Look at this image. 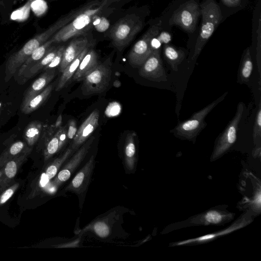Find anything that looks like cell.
<instances>
[{
	"label": "cell",
	"instance_id": "cell-41",
	"mask_svg": "<svg viewBox=\"0 0 261 261\" xmlns=\"http://www.w3.org/2000/svg\"><path fill=\"white\" fill-rule=\"evenodd\" d=\"M225 6L228 7H236L240 5L241 0H221Z\"/></svg>",
	"mask_w": 261,
	"mask_h": 261
},
{
	"label": "cell",
	"instance_id": "cell-4",
	"mask_svg": "<svg viewBox=\"0 0 261 261\" xmlns=\"http://www.w3.org/2000/svg\"><path fill=\"white\" fill-rule=\"evenodd\" d=\"M227 93H225L207 106L194 113L189 119L179 122L172 130L174 135L183 140H195L206 126L204 120L207 115L224 99Z\"/></svg>",
	"mask_w": 261,
	"mask_h": 261
},
{
	"label": "cell",
	"instance_id": "cell-9",
	"mask_svg": "<svg viewBox=\"0 0 261 261\" xmlns=\"http://www.w3.org/2000/svg\"><path fill=\"white\" fill-rule=\"evenodd\" d=\"M111 77V68L99 64L83 79L81 88L83 94L88 96L102 93L109 85Z\"/></svg>",
	"mask_w": 261,
	"mask_h": 261
},
{
	"label": "cell",
	"instance_id": "cell-35",
	"mask_svg": "<svg viewBox=\"0 0 261 261\" xmlns=\"http://www.w3.org/2000/svg\"><path fill=\"white\" fill-rule=\"evenodd\" d=\"M57 134L59 140L60 149L68 140L67 126H61L57 131Z\"/></svg>",
	"mask_w": 261,
	"mask_h": 261
},
{
	"label": "cell",
	"instance_id": "cell-1",
	"mask_svg": "<svg viewBox=\"0 0 261 261\" xmlns=\"http://www.w3.org/2000/svg\"><path fill=\"white\" fill-rule=\"evenodd\" d=\"M82 8L72 11L61 17L47 28L29 40L19 50L11 55L5 65V80L8 82L15 76L25 60L38 47L49 39L59 30L70 22L79 13Z\"/></svg>",
	"mask_w": 261,
	"mask_h": 261
},
{
	"label": "cell",
	"instance_id": "cell-12",
	"mask_svg": "<svg viewBox=\"0 0 261 261\" xmlns=\"http://www.w3.org/2000/svg\"><path fill=\"white\" fill-rule=\"evenodd\" d=\"M140 67L138 72L141 77L155 82L167 81L160 48L154 49Z\"/></svg>",
	"mask_w": 261,
	"mask_h": 261
},
{
	"label": "cell",
	"instance_id": "cell-5",
	"mask_svg": "<svg viewBox=\"0 0 261 261\" xmlns=\"http://www.w3.org/2000/svg\"><path fill=\"white\" fill-rule=\"evenodd\" d=\"M143 23L135 14H129L121 18L112 27L110 38L113 45L119 50L125 48L142 30Z\"/></svg>",
	"mask_w": 261,
	"mask_h": 261
},
{
	"label": "cell",
	"instance_id": "cell-29",
	"mask_svg": "<svg viewBox=\"0 0 261 261\" xmlns=\"http://www.w3.org/2000/svg\"><path fill=\"white\" fill-rule=\"evenodd\" d=\"M33 1L29 0L24 5L14 11L11 15V19L18 21L27 20L29 16L31 4Z\"/></svg>",
	"mask_w": 261,
	"mask_h": 261
},
{
	"label": "cell",
	"instance_id": "cell-38",
	"mask_svg": "<svg viewBox=\"0 0 261 261\" xmlns=\"http://www.w3.org/2000/svg\"><path fill=\"white\" fill-rule=\"evenodd\" d=\"M24 146V144L21 141H17L10 147L8 152L12 155H15L21 151Z\"/></svg>",
	"mask_w": 261,
	"mask_h": 261
},
{
	"label": "cell",
	"instance_id": "cell-19",
	"mask_svg": "<svg viewBox=\"0 0 261 261\" xmlns=\"http://www.w3.org/2000/svg\"><path fill=\"white\" fill-rule=\"evenodd\" d=\"M54 43L50 38L38 47L20 67L15 76H17V81L47 53L51 44Z\"/></svg>",
	"mask_w": 261,
	"mask_h": 261
},
{
	"label": "cell",
	"instance_id": "cell-6",
	"mask_svg": "<svg viewBox=\"0 0 261 261\" xmlns=\"http://www.w3.org/2000/svg\"><path fill=\"white\" fill-rule=\"evenodd\" d=\"M244 104L238 103L233 118L229 121L224 131L216 139L211 161H214L225 153L234 144L237 139L239 125L244 111Z\"/></svg>",
	"mask_w": 261,
	"mask_h": 261
},
{
	"label": "cell",
	"instance_id": "cell-22",
	"mask_svg": "<svg viewBox=\"0 0 261 261\" xmlns=\"http://www.w3.org/2000/svg\"><path fill=\"white\" fill-rule=\"evenodd\" d=\"M54 87V83L48 85L40 93L21 106V110L22 113L30 114L38 109L49 96Z\"/></svg>",
	"mask_w": 261,
	"mask_h": 261
},
{
	"label": "cell",
	"instance_id": "cell-8",
	"mask_svg": "<svg viewBox=\"0 0 261 261\" xmlns=\"http://www.w3.org/2000/svg\"><path fill=\"white\" fill-rule=\"evenodd\" d=\"M201 15L200 7L194 0L187 1L172 14L169 23L176 25L187 32H194L199 17Z\"/></svg>",
	"mask_w": 261,
	"mask_h": 261
},
{
	"label": "cell",
	"instance_id": "cell-43",
	"mask_svg": "<svg viewBox=\"0 0 261 261\" xmlns=\"http://www.w3.org/2000/svg\"><path fill=\"white\" fill-rule=\"evenodd\" d=\"M49 178L46 173H42L41 175L40 185L42 187H44L49 180Z\"/></svg>",
	"mask_w": 261,
	"mask_h": 261
},
{
	"label": "cell",
	"instance_id": "cell-10",
	"mask_svg": "<svg viewBox=\"0 0 261 261\" xmlns=\"http://www.w3.org/2000/svg\"><path fill=\"white\" fill-rule=\"evenodd\" d=\"M252 215L253 213L250 211L247 210L245 213L240 216L232 224L223 229L194 238L178 241L172 243L170 246H189L209 243L221 236L229 234L245 227L253 221Z\"/></svg>",
	"mask_w": 261,
	"mask_h": 261
},
{
	"label": "cell",
	"instance_id": "cell-33",
	"mask_svg": "<svg viewBox=\"0 0 261 261\" xmlns=\"http://www.w3.org/2000/svg\"><path fill=\"white\" fill-rule=\"evenodd\" d=\"M93 229L96 233L102 238L107 237L109 233L108 226L103 222H96L94 225Z\"/></svg>",
	"mask_w": 261,
	"mask_h": 261
},
{
	"label": "cell",
	"instance_id": "cell-27",
	"mask_svg": "<svg viewBox=\"0 0 261 261\" xmlns=\"http://www.w3.org/2000/svg\"><path fill=\"white\" fill-rule=\"evenodd\" d=\"M72 151V148H68L62 155L54 160L50 165L48 167L45 173L49 179L56 175L61 165L68 159Z\"/></svg>",
	"mask_w": 261,
	"mask_h": 261
},
{
	"label": "cell",
	"instance_id": "cell-30",
	"mask_svg": "<svg viewBox=\"0 0 261 261\" xmlns=\"http://www.w3.org/2000/svg\"><path fill=\"white\" fill-rule=\"evenodd\" d=\"M60 150L59 140L57 132L49 137L46 146L45 154L46 157H49Z\"/></svg>",
	"mask_w": 261,
	"mask_h": 261
},
{
	"label": "cell",
	"instance_id": "cell-42",
	"mask_svg": "<svg viewBox=\"0 0 261 261\" xmlns=\"http://www.w3.org/2000/svg\"><path fill=\"white\" fill-rule=\"evenodd\" d=\"M162 43L158 40L156 37H154L151 41V46L153 49H157L160 48Z\"/></svg>",
	"mask_w": 261,
	"mask_h": 261
},
{
	"label": "cell",
	"instance_id": "cell-18",
	"mask_svg": "<svg viewBox=\"0 0 261 261\" xmlns=\"http://www.w3.org/2000/svg\"><path fill=\"white\" fill-rule=\"evenodd\" d=\"M99 64L97 53L94 49L90 48L82 60L77 69L73 75V81L76 82L83 81L84 77Z\"/></svg>",
	"mask_w": 261,
	"mask_h": 261
},
{
	"label": "cell",
	"instance_id": "cell-20",
	"mask_svg": "<svg viewBox=\"0 0 261 261\" xmlns=\"http://www.w3.org/2000/svg\"><path fill=\"white\" fill-rule=\"evenodd\" d=\"M59 46H51L45 55L34 64L18 81L20 84L27 82L29 80L35 76L43 70L53 59L58 50Z\"/></svg>",
	"mask_w": 261,
	"mask_h": 261
},
{
	"label": "cell",
	"instance_id": "cell-25",
	"mask_svg": "<svg viewBox=\"0 0 261 261\" xmlns=\"http://www.w3.org/2000/svg\"><path fill=\"white\" fill-rule=\"evenodd\" d=\"M134 132L127 133L124 145V158L127 168L131 170L133 168L136 161V145Z\"/></svg>",
	"mask_w": 261,
	"mask_h": 261
},
{
	"label": "cell",
	"instance_id": "cell-3",
	"mask_svg": "<svg viewBox=\"0 0 261 261\" xmlns=\"http://www.w3.org/2000/svg\"><path fill=\"white\" fill-rule=\"evenodd\" d=\"M202 22L195 45L192 60H196L222 18L220 7L214 0H205L200 5Z\"/></svg>",
	"mask_w": 261,
	"mask_h": 261
},
{
	"label": "cell",
	"instance_id": "cell-28",
	"mask_svg": "<svg viewBox=\"0 0 261 261\" xmlns=\"http://www.w3.org/2000/svg\"><path fill=\"white\" fill-rule=\"evenodd\" d=\"M261 138V107L260 101L257 111L253 127V140L255 147H260Z\"/></svg>",
	"mask_w": 261,
	"mask_h": 261
},
{
	"label": "cell",
	"instance_id": "cell-21",
	"mask_svg": "<svg viewBox=\"0 0 261 261\" xmlns=\"http://www.w3.org/2000/svg\"><path fill=\"white\" fill-rule=\"evenodd\" d=\"M90 46L91 44L87 46L78 57L69 64L62 72V75L55 88L56 91L62 90L70 81L77 69L82 60L90 49Z\"/></svg>",
	"mask_w": 261,
	"mask_h": 261
},
{
	"label": "cell",
	"instance_id": "cell-39",
	"mask_svg": "<svg viewBox=\"0 0 261 261\" xmlns=\"http://www.w3.org/2000/svg\"><path fill=\"white\" fill-rule=\"evenodd\" d=\"M15 188L14 186L5 191L0 197V204L5 203L12 196L15 189Z\"/></svg>",
	"mask_w": 261,
	"mask_h": 261
},
{
	"label": "cell",
	"instance_id": "cell-37",
	"mask_svg": "<svg viewBox=\"0 0 261 261\" xmlns=\"http://www.w3.org/2000/svg\"><path fill=\"white\" fill-rule=\"evenodd\" d=\"M67 137L68 139H73L77 132L76 123L75 120L70 119L66 125Z\"/></svg>",
	"mask_w": 261,
	"mask_h": 261
},
{
	"label": "cell",
	"instance_id": "cell-17",
	"mask_svg": "<svg viewBox=\"0 0 261 261\" xmlns=\"http://www.w3.org/2000/svg\"><path fill=\"white\" fill-rule=\"evenodd\" d=\"M57 74L56 68L44 71L39 77L28 88L24 93L21 106L24 105L45 89Z\"/></svg>",
	"mask_w": 261,
	"mask_h": 261
},
{
	"label": "cell",
	"instance_id": "cell-32",
	"mask_svg": "<svg viewBox=\"0 0 261 261\" xmlns=\"http://www.w3.org/2000/svg\"><path fill=\"white\" fill-rule=\"evenodd\" d=\"M260 18L258 19V29L257 30L256 62L259 77L261 75V32Z\"/></svg>",
	"mask_w": 261,
	"mask_h": 261
},
{
	"label": "cell",
	"instance_id": "cell-11",
	"mask_svg": "<svg viewBox=\"0 0 261 261\" xmlns=\"http://www.w3.org/2000/svg\"><path fill=\"white\" fill-rule=\"evenodd\" d=\"M234 214L224 208H213L180 222L178 228L193 225H221L231 221Z\"/></svg>",
	"mask_w": 261,
	"mask_h": 261
},
{
	"label": "cell",
	"instance_id": "cell-31",
	"mask_svg": "<svg viewBox=\"0 0 261 261\" xmlns=\"http://www.w3.org/2000/svg\"><path fill=\"white\" fill-rule=\"evenodd\" d=\"M65 48V46L63 45L59 46V48L56 55L53 59L51 61V62L44 68L43 71H45L53 68H56L57 67H59L62 59Z\"/></svg>",
	"mask_w": 261,
	"mask_h": 261
},
{
	"label": "cell",
	"instance_id": "cell-24",
	"mask_svg": "<svg viewBox=\"0 0 261 261\" xmlns=\"http://www.w3.org/2000/svg\"><path fill=\"white\" fill-rule=\"evenodd\" d=\"M253 68L250 47H248L244 51L239 70V80L241 84L249 81Z\"/></svg>",
	"mask_w": 261,
	"mask_h": 261
},
{
	"label": "cell",
	"instance_id": "cell-13",
	"mask_svg": "<svg viewBox=\"0 0 261 261\" xmlns=\"http://www.w3.org/2000/svg\"><path fill=\"white\" fill-rule=\"evenodd\" d=\"M94 137H92L83 145L76 152L70 160L59 172L55 180L57 185H59L69 179L72 174L84 160L89 152Z\"/></svg>",
	"mask_w": 261,
	"mask_h": 261
},
{
	"label": "cell",
	"instance_id": "cell-16",
	"mask_svg": "<svg viewBox=\"0 0 261 261\" xmlns=\"http://www.w3.org/2000/svg\"><path fill=\"white\" fill-rule=\"evenodd\" d=\"M90 44L85 36L74 38L64 49L61 62L58 67L59 71L62 72Z\"/></svg>",
	"mask_w": 261,
	"mask_h": 261
},
{
	"label": "cell",
	"instance_id": "cell-2",
	"mask_svg": "<svg viewBox=\"0 0 261 261\" xmlns=\"http://www.w3.org/2000/svg\"><path fill=\"white\" fill-rule=\"evenodd\" d=\"M115 0L95 1L82 8L76 16L51 37L54 43L65 42L82 35L91 27L94 20Z\"/></svg>",
	"mask_w": 261,
	"mask_h": 261
},
{
	"label": "cell",
	"instance_id": "cell-34",
	"mask_svg": "<svg viewBox=\"0 0 261 261\" xmlns=\"http://www.w3.org/2000/svg\"><path fill=\"white\" fill-rule=\"evenodd\" d=\"M44 6V2L42 0H33L31 4V9L37 16L43 13Z\"/></svg>",
	"mask_w": 261,
	"mask_h": 261
},
{
	"label": "cell",
	"instance_id": "cell-15",
	"mask_svg": "<svg viewBox=\"0 0 261 261\" xmlns=\"http://www.w3.org/2000/svg\"><path fill=\"white\" fill-rule=\"evenodd\" d=\"M94 166V156L92 155L84 167L75 175L66 190L81 194L87 189Z\"/></svg>",
	"mask_w": 261,
	"mask_h": 261
},
{
	"label": "cell",
	"instance_id": "cell-23",
	"mask_svg": "<svg viewBox=\"0 0 261 261\" xmlns=\"http://www.w3.org/2000/svg\"><path fill=\"white\" fill-rule=\"evenodd\" d=\"M164 56L172 69L177 71L178 66L184 61L186 54L183 49L166 44L164 46Z\"/></svg>",
	"mask_w": 261,
	"mask_h": 261
},
{
	"label": "cell",
	"instance_id": "cell-40",
	"mask_svg": "<svg viewBox=\"0 0 261 261\" xmlns=\"http://www.w3.org/2000/svg\"><path fill=\"white\" fill-rule=\"evenodd\" d=\"M156 38L161 43L168 44L171 40V35L167 32L160 33Z\"/></svg>",
	"mask_w": 261,
	"mask_h": 261
},
{
	"label": "cell",
	"instance_id": "cell-36",
	"mask_svg": "<svg viewBox=\"0 0 261 261\" xmlns=\"http://www.w3.org/2000/svg\"><path fill=\"white\" fill-rule=\"evenodd\" d=\"M6 176L10 178L15 176L17 172V165L15 161H10L6 165L5 169Z\"/></svg>",
	"mask_w": 261,
	"mask_h": 261
},
{
	"label": "cell",
	"instance_id": "cell-26",
	"mask_svg": "<svg viewBox=\"0 0 261 261\" xmlns=\"http://www.w3.org/2000/svg\"><path fill=\"white\" fill-rule=\"evenodd\" d=\"M42 128V124L38 121L30 122L24 130V138L28 143L33 145L39 139Z\"/></svg>",
	"mask_w": 261,
	"mask_h": 261
},
{
	"label": "cell",
	"instance_id": "cell-14",
	"mask_svg": "<svg viewBox=\"0 0 261 261\" xmlns=\"http://www.w3.org/2000/svg\"><path fill=\"white\" fill-rule=\"evenodd\" d=\"M99 112L94 110L85 119L73 139L72 149H77L91 137L98 125Z\"/></svg>",
	"mask_w": 261,
	"mask_h": 261
},
{
	"label": "cell",
	"instance_id": "cell-44",
	"mask_svg": "<svg viewBox=\"0 0 261 261\" xmlns=\"http://www.w3.org/2000/svg\"><path fill=\"white\" fill-rule=\"evenodd\" d=\"M1 106H2V103L0 102V108L1 107Z\"/></svg>",
	"mask_w": 261,
	"mask_h": 261
},
{
	"label": "cell",
	"instance_id": "cell-7",
	"mask_svg": "<svg viewBox=\"0 0 261 261\" xmlns=\"http://www.w3.org/2000/svg\"><path fill=\"white\" fill-rule=\"evenodd\" d=\"M161 28V21L151 25L133 45L128 55L129 62L132 65L140 66L149 56L154 50L151 46V41L159 35Z\"/></svg>",
	"mask_w": 261,
	"mask_h": 261
},
{
	"label": "cell",
	"instance_id": "cell-45",
	"mask_svg": "<svg viewBox=\"0 0 261 261\" xmlns=\"http://www.w3.org/2000/svg\"><path fill=\"white\" fill-rule=\"evenodd\" d=\"M13 1L14 2H16V1H18V0H13Z\"/></svg>",
	"mask_w": 261,
	"mask_h": 261
}]
</instances>
